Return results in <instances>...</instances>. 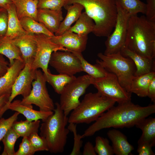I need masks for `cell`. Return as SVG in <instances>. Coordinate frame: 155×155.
Wrapping results in <instances>:
<instances>
[{
	"mask_svg": "<svg viewBox=\"0 0 155 155\" xmlns=\"http://www.w3.org/2000/svg\"><path fill=\"white\" fill-rule=\"evenodd\" d=\"M135 126L142 130V135L137 142L138 144L144 143L152 147L155 146V118L147 117L138 123Z\"/></svg>",
	"mask_w": 155,
	"mask_h": 155,
	"instance_id": "cell-22",
	"label": "cell"
},
{
	"mask_svg": "<svg viewBox=\"0 0 155 155\" xmlns=\"http://www.w3.org/2000/svg\"><path fill=\"white\" fill-rule=\"evenodd\" d=\"M152 147L149 144L144 143L138 144L137 152L139 155H154Z\"/></svg>",
	"mask_w": 155,
	"mask_h": 155,
	"instance_id": "cell-42",
	"label": "cell"
},
{
	"mask_svg": "<svg viewBox=\"0 0 155 155\" xmlns=\"http://www.w3.org/2000/svg\"><path fill=\"white\" fill-rule=\"evenodd\" d=\"M46 82L43 73L40 70L36 69L30 93L27 97L22 99L21 102L26 104H34L41 111H53L55 105L49 94Z\"/></svg>",
	"mask_w": 155,
	"mask_h": 155,
	"instance_id": "cell-9",
	"label": "cell"
},
{
	"mask_svg": "<svg viewBox=\"0 0 155 155\" xmlns=\"http://www.w3.org/2000/svg\"><path fill=\"white\" fill-rule=\"evenodd\" d=\"M145 14L147 19L155 22V0H147Z\"/></svg>",
	"mask_w": 155,
	"mask_h": 155,
	"instance_id": "cell-41",
	"label": "cell"
},
{
	"mask_svg": "<svg viewBox=\"0 0 155 155\" xmlns=\"http://www.w3.org/2000/svg\"><path fill=\"white\" fill-rule=\"evenodd\" d=\"M8 41L20 49L25 63L32 62L37 49V43L34 34L26 33Z\"/></svg>",
	"mask_w": 155,
	"mask_h": 155,
	"instance_id": "cell-15",
	"label": "cell"
},
{
	"mask_svg": "<svg viewBox=\"0 0 155 155\" xmlns=\"http://www.w3.org/2000/svg\"><path fill=\"white\" fill-rule=\"evenodd\" d=\"M49 38L53 42L66 48L68 51L82 53L86 48L88 36L67 31L61 35H55Z\"/></svg>",
	"mask_w": 155,
	"mask_h": 155,
	"instance_id": "cell-14",
	"label": "cell"
},
{
	"mask_svg": "<svg viewBox=\"0 0 155 155\" xmlns=\"http://www.w3.org/2000/svg\"><path fill=\"white\" fill-rule=\"evenodd\" d=\"M111 140L114 154L116 155H132L133 146L128 142L126 136L115 129L109 130L107 133Z\"/></svg>",
	"mask_w": 155,
	"mask_h": 155,
	"instance_id": "cell-20",
	"label": "cell"
},
{
	"mask_svg": "<svg viewBox=\"0 0 155 155\" xmlns=\"http://www.w3.org/2000/svg\"><path fill=\"white\" fill-rule=\"evenodd\" d=\"M20 113L17 112L7 119H0V142L12 126L14 123L17 121ZM1 147L0 146V151Z\"/></svg>",
	"mask_w": 155,
	"mask_h": 155,
	"instance_id": "cell-37",
	"label": "cell"
},
{
	"mask_svg": "<svg viewBox=\"0 0 155 155\" xmlns=\"http://www.w3.org/2000/svg\"><path fill=\"white\" fill-rule=\"evenodd\" d=\"M69 131L72 132L73 135L74 144L72 150L70 153V155H79L81 154V148L83 142L81 140V135L77 133L76 124L70 123L68 126Z\"/></svg>",
	"mask_w": 155,
	"mask_h": 155,
	"instance_id": "cell-36",
	"label": "cell"
},
{
	"mask_svg": "<svg viewBox=\"0 0 155 155\" xmlns=\"http://www.w3.org/2000/svg\"><path fill=\"white\" fill-rule=\"evenodd\" d=\"M20 136L13 129L10 128L2 140L4 149L1 155H14L16 152L14 146Z\"/></svg>",
	"mask_w": 155,
	"mask_h": 155,
	"instance_id": "cell-32",
	"label": "cell"
},
{
	"mask_svg": "<svg viewBox=\"0 0 155 155\" xmlns=\"http://www.w3.org/2000/svg\"><path fill=\"white\" fill-rule=\"evenodd\" d=\"M11 3L10 0H0V8L6 9L7 6Z\"/></svg>",
	"mask_w": 155,
	"mask_h": 155,
	"instance_id": "cell-47",
	"label": "cell"
},
{
	"mask_svg": "<svg viewBox=\"0 0 155 155\" xmlns=\"http://www.w3.org/2000/svg\"><path fill=\"white\" fill-rule=\"evenodd\" d=\"M25 65L24 61L15 60L14 63L9 66L7 72L0 77V96L11 93L13 84Z\"/></svg>",
	"mask_w": 155,
	"mask_h": 155,
	"instance_id": "cell-19",
	"label": "cell"
},
{
	"mask_svg": "<svg viewBox=\"0 0 155 155\" xmlns=\"http://www.w3.org/2000/svg\"><path fill=\"white\" fill-rule=\"evenodd\" d=\"M94 146L92 143L89 141L87 142L85 144L82 153L83 155H96Z\"/></svg>",
	"mask_w": 155,
	"mask_h": 155,
	"instance_id": "cell-45",
	"label": "cell"
},
{
	"mask_svg": "<svg viewBox=\"0 0 155 155\" xmlns=\"http://www.w3.org/2000/svg\"><path fill=\"white\" fill-rule=\"evenodd\" d=\"M35 153L28 137H24L19 145L18 150L15 152L14 155H32Z\"/></svg>",
	"mask_w": 155,
	"mask_h": 155,
	"instance_id": "cell-39",
	"label": "cell"
},
{
	"mask_svg": "<svg viewBox=\"0 0 155 155\" xmlns=\"http://www.w3.org/2000/svg\"><path fill=\"white\" fill-rule=\"evenodd\" d=\"M93 78L88 74L76 77L67 84L60 94L59 104L66 116L80 104V97L92 84Z\"/></svg>",
	"mask_w": 155,
	"mask_h": 155,
	"instance_id": "cell-7",
	"label": "cell"
},
{
	"mask_svg": "<svg viewBox=\"0 0 155 155\" xmlns=\"http://www.w3.org/2000/svg\"><path fill=\"white\" fill-rule=\"evenodd\" d=\"M65 5L64 0H38V9H44L54 10H61Z\"/></svg>",
	"mask_w": 155,
	"mask_h": 155,
	"instance_id": "cell-38",
	"label": "cell"
},
{
	"mask_svg": "<svg viewBox=\"0 0 155 155\" xmlns=\"http://www.w3.org/2000/svg\"><path fill=\"white\" fill-rule=\"evenodd\" d=\"M116 102L98 92L86 94L79 104L68 117V123L89 124L95 121L103 113L114 106Z\"/></svg>",
	"mask_w": 155,
	"mask_h": 155,
	"instance_id": "cell-5",
	"label": "cell"
},
{
	"mask_svg": "<svg viewBox=\"0 0 155 155\" xmlns=\"http://www.w3.org/2000/svg\"><path fill=\"white\" fill-rule=\"evenodd\" d=\"M94 26L93 20L84 12L82 13L75 24L67 31L80 35L88 36L90 33L92 32Z\"/></svg>",
	"mask_w": 155,
	"mask_h": 155,
	"instance_id": "cell-27",
	"label": "cell"
},
{
	"mask_svg": "<svg viewBox=\"0 0 155 155\" xmlns=\"http://www.w3.org/2000/svg\"><path fill=\"white\" fill-rule=\"evenodd\" d=\"M7 108L8 109L22 114L26 120L30 121L41 119L43 121L53 113V111H44L34 110L32 104H23L21 100H19L12 101L7 105Z\"/></svg>",
	"mask_w": 155,
	"mask_h": 155,
	"instance_id": "cell-17",
	"label": "cell"
},
{
	"mask_svg": "<svg viewBox=\"0 0 155 155\" xmlns=\"http://www.w3.org/2000/svg\"><path fill=\"white\" fill-rule=\"evenodd\" d=\"M97 56L100 59L96 60V63L115 75L122 87L129 92L131 84L136 71L133 61L123 56L120 52L108 55L99 53Z\"/></svg>",
	"mask_w": 155,
	"mask_h": 155,
	"instance_id": "cell-6",
	"label": "cell"
},
{
	"mask_svg": "<svg viewBox=\"0 0 155 155\" xmlns=\"http://www.w3.org/2000/svg\"><path fill=\"white\" fill-rule=\"evenodd\" d=\"M10 94H8L0 96V112L7 105Z\"/></svg>",
	"mask_w": 155,
	"mask_h": 155,
	"instance_id": "cell-46",
	"label": "cell"
},
{
	"mask_svg": "<svg viewBox=\"0 0 155 155\" xmlns=\"http://www.w3.org/2000/svg\"><path fill=\"white\" fill-rule=\"evenodd\" d=\"M155 77V72L135 76L132 80L129 92L141 97H146L150 83Z\"/></svg>",
	"mask_w": 155,
	"mask_h": 155,
	"instance_id": "cell-25",
	"label": "cell"
},
{
	"mask_svg": "<svg viewBox=\"0 0 155 155\" xmlns=\"http://www.w3.org/2000/svg\"><path fill=\"white\" fill-rule=\"evenodd\" d=\"M14 5L19 20L28 17L37 21L38 0H10Z\"/></svg>",
	"mask_w": 155,
	"mask_h": 155,
	"instance_id": "cell-23",
	"label": "cell"
},
{
	"mask_svg": "<svg viewBox=\"0 0 155 155\" xmlns=\"http://www.w3.org/2000/svg\"><path fill=\"white\" fill-rule=\"evenodd\" d=\"M6 9L8 14L7 28L5 35L3 39L11 40L27 33L22 27L13 4L12 3Z\"/></svg>",
	"mask_w": 155,
	"mask_h": 155,
	"instance_id": "cell-21",
	"label": "cell"
},
{
	"mask_svg": "<svg viewBox=\"0 0 155 155\" xmlns=\"http://www.w3.org/2000/svg\"><path fill=\"white\" fill-rule=\"evenodd\" d=\"M67 10L66 16L61 22L58 31L55 33V36L61 35L67 31L71 25L79 18L84 7L81 5L75 3L65 6Z\"/></svg>",
	"mask_w": 155,
	"mask_h": 155,
	"instance_id": "cell-24",
	"label": "cell"
},
{
	"mask_svg": "<svg viewBox=\"0 0 155 155\" xmlns=\"http://www.w3.org/2000/svg\"><path fill=\"white\" fill-rule=\"evenodd\" d=\"M120 53L124 57L131 59L134 63L136 67L135 76L155 72V59L141 56L129 50L125 45L121 49Z\"/></svg>",
	"mask_w": 155,
	"mask_h": 155,
	"instance_id": "cell-16",
	"label": "cell"
},
{
	"mask_svg": "<svg viewBox=\"0 0 155 155\" xmlns=\"http://www.w3.org/2000/svg\"><path fill=\"white\" fill-rule=\"evenodd\" d=\"M31 146L34 151L36 152L41 151H49V149L45 140L38 133H34L28 137Z\"/></svg>",
	"mask_w": 155,
	"mask_h": 155,
	"instance_id": "cell-35",
	"label": "cell"
},
{
	"mask_svg": "<svg viewBox=\"0 0 155 155\" xmlns=\"http://www.w3.org/2000/svg\"><path fill=\"white\" fill-rule=\"evenodd\" d=\"M103 113L81 135L82 138L91 136L106 128H130L155 113V104L145 106L135 104L131 100L118 103Z\"/></svg>",
	"mask_w": 155,
	"mask_h": 155,
	"instance_id": "cell-1",
	"label": "cell"
},
{
	"mask_svg": "<svg viewBox=\"0 0 155 155\" xmlns=\"http://www.w3.org/2000/svg\"><path fill=\"white\" fill-rule=\"evenodd\" d=\"M20 20L22 27L27 33L43 34L49 37L55 36L54 33L48 30L43 24L31 18L24 17Z\"/></svg>",
	"mask_w": 155,
	"mask_h": 155,
	"instance_id": "cell-26",
	"label": "cell"
},
{
	"mask_svg": "<svg viewBox=\"0 0 155 155\" xmlns=\"http://www.w3.org/2000/svg\"><path fill=\"white\" fill-rule=\"evenodd\" d=\"M123 8L130 16L139 13L145 14L146 4L140 0H118Z\"/></svg>",
	"mask_w": 155,
	"mask_h": 155,
	"instance_id": "cell-33",
	"label": "cell"
},
{
	"mask_svg": "<svg viewBox=\"0 0 155 155\" xmlns=\"http://www.w3.org/2000/svg\"><path fill=\"white\" fill-rule=\"evenodd\" d=\"M49 64L59 74L72 76L83 71L79 58L68 51H58L53 53Z\"/></svg>",
	"mask_w": 155,
	"mask_h": 155,
	"instance_id": "cell-12",
	"label": "cell"
},
{
	"mask_svg": "<svg viewBox=\"0 0 155 155\" xmlns=\"http://www.w3.org/2000/svg\"><path fill=\"white\" fill-rule=\"evenodd\" d=\"M117 16L113 30L107 37L105 42L106 49L104 54L108 55L120 52L125 45L128 22L130 16L116 0Z\"/></svg>",
	"mask_w": 155,
	"mask_h": 155,
	"instance_id": "cell-8",
	"label": "cell"
},
{
	"mask_svg": "<svg viewBox=\"0 0 155 155\" xmlns=\"http://www.w3.org/2000/svg\"><path fill=\"white\" fill-rule=\"evenodd\" d=\"M125 46L142 57H155V22L145 16H131L128 22Z\"/></svg>",
	"mask_w": 155,
	"mask_h": 155,
	"instance_id": "cell-2",
	"label": "cell"
},
{
	"mask_svg": "<svg viewBox=\"0 0 155 155\" xmlns=\"http://www.w3.org/2000/svg\"><path fill=\"white\" fill-rule=\"evenodd\" d=\"M9 66V63L6 60L4 56L0 54V77L7 72Z\"/></svg>",
	"mask_w": 155,
	"mask_h": 155,
	"instance_id": "cell-43",
	"label": "cell"
},
{
	"mask_svg": "<svg viewBox=\"0 0 155 155\" xmlns=\"http://www.w3.org/2000/svg\"><path fill=\"white\" fill-rule=\"evenodd\" d=\"M32 63H25L24 67L17 77L12 88L7 105L17 96L21 95L24 98L30 93L32 83L35 78L36 70L31 67Z\"/></svg>",
	"mask_w": 155,
	"mask_h": 155,
	"instance_id": "cell-13",
	"label": "cell"
},
{
	"mask_svg": "<svg viewBox=\"0 0 155 155\" xmlns=\"http://www.w3.org/2000/svg\"><path fill=\"white\" fill-rule=\"evenodd\" d=\"M64 0L65 6L77 3L83 6L94 23L92 33L96 36L107 37L111 34L117 16L116 0Z\"/></svg>",
	"mask_w": 155,
	"mask_h": 155,
	"instance_id": "cell-3",
	"label": "cell"
},
{
	"mask_svg": "<svg viewBox=\"0 0 155 155\" xmlns=\"http://www.w3.org/2000/svg\"><path fill=\"white\" fill-rule=\"evenodd\" d=\"M150 98L151 101L155 103V77L150 82L148 86L147 96Z\"/></svg>",
	"mask_w": 155,
	"mask_h": 155,
	"instance_id": "cell-44",
	"label": "cell"
},
{
	"mask_svg": "<svg viewBox=\"0 0 155 155\" xmlns=\"http://www.w3.org/2000/svg\"><path fill=\"white\" fill-rule=\"evenodd\" d=\"M63 19L62 10L38 9L37 21L43 24L48 30L54 34L58 31Z\"/></svg>",
	"mask_w": 155,
	"mask_h": 155,
	"instance_id": "cell-18",
	"label": "cell"
},
{
	"mask_svg": "<svg viewBox=\"0 0 155 155\" xmlns=\"http://www.w3.org/2000/svg\"><path fill=\"white\" fill-rule=\"evenodd\" d=\"M94 149L98 155H113L114 154L112 146L106 138L97 136L95 139Z\"/></svg>",
	"mask_w": 155,
	"mask_h": 155,
	"instance_id": "cell-34",
	"label": "cell"
},
{
	"mask_svg": "<svg viewBox=\"0 0 155 155\" xmlns=\"http://www.w3.org/2000/svg\"><path fill=\"white\" fill-rule=\"evenodd\" d=\"M55 105L53 113L41 124L40 135L46 140L49 151L56 154L64 152L70 131L66 127L68 117L59 103H56Z\"/></svg>",
	"mask_w": 155,
	"mask_h": 155,
	"instance_id": "cell-4",
	"label": "cell"
},
{
	"mask_svg": "<svg viewBox=\"0 0 155 155\" xmlns=\"http://www.w3.org/2000/svg\"><path fill=\"white\" fill-rule=\"evenodd\" d=\"M0 54L8 58L10 66L14 63L16 59L24 61L19 48L8 40L2 39L0 40Z\"/></svg>",
	"mask_w": 155,
	"mask_h": 155,
	"instance_id": "cell-31",
	"label": "cell"
},
{
	"mask_svg": "<svg viewBox=\"0 0 155 155\" xmlns=\"http://www.w3.org/2000/svg\"><path fill=\"white\" fill-rule=\"evenodd\" d=\"M37 43V49L31 67L35 70L40 68L46 74L48 66L53 53L58 51H68L66 48L52 41L49 37L43 34H34Z\"/></svg>",
	"mask_w": 155,
	"mask_h": 155,
	"instance_id": "cell-11",
	"label": "cell"
},
{
	"mask_svg": "<svg viewBox=\"0 0 155 155\" xmlns=\"http://www.w3.org/2000/svg\"><path fill=\"white\" fill-rule=\"evenodd\" d=\"M71 52L76 55L79 59L83 71L93 78L96 79L106 76L109 73L98 64L92 65L84 58L81 53L75 51Z\"/></svg>",
	"mask_w": 155,
	"mask_h": 155,
	"instance_id": "cell-28",
	"label": "cell"
},
{
	"mask_svg": "<svg viewBox=\"0 0 155 155\" xmlns=\"http://www.w3.org/2000/svg\"><path fill=\"white\" fill-rule=\"evenodd\" d=\"M39 120L30 121L27 120L15 121L12 128L20 137H28L31 134L38 133L40 126Z\"/></svg>",
	"mask_w": 155,
	"mask_h": 155,
	"instance_id": "cell-30",
	"label": "cell"
},
{
	"mask_svg": "<svg viewBox=\"0 0 155 155\" xmlns=\"http://www.w3.org/2000/svg\"><path fill=\"white\" fill-rule=\"evenodd\" d=\"M8 109L7 106H6L0 112V119L1 118L4 113Z\"/></svg>",
	"mask_w": 155,
	"mask_h": 155,
	"instance_id": "cell-48",
	"label": "cell"
},
{
	"mask_svg": "<svg viewBox=\"0 0 155 155\" xmlns=\"http://www.w3.org/2000/svg\"><path fill=\"white\" fill-rule=\"evenodd\" d=\"M92 84L102 95L118 103L131 100V93L122 87L116 76L112 73L109 72L102 78H93Z\"/></svg>",
	"mask_w": 155,
	"mask_h": 155,
	"instance_id": "cell-10",
	"label": "cell"
},
{
	"mask_svg": "<svg viewBox=\"0 0 155 155\" xmlns=\"http://www.w3.org/2000/svg\"><path fill=\"white\" fill-rule=\"evenodd\" d=\"M46 82L53 87L55 91L60 94L65 86L76 77L62 74L55 75L52 74L48 69L46 74H44Z\"/></svg>",
	"mask_w": 155,
	"mask_h": 155,
	"instance_id": "cell-29",
	"label": "cell"
},
{
	"mask_svg": "<svg viewBox=\"0 0 155 155\" xmlns=\"http://www.w3.org/2000/svg\"><path fill=\"white\" fill-rule=\"evenodd\" d=\"M8 21L7 10L4 8H0V40L2 39L6 34Z\"/></svg>",
	"mask_w": 155,
	"mask_h": 155,
	"instance_id": "cell-40",
	"label": "cell"
}]
</instances>
